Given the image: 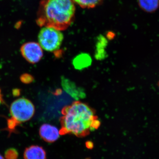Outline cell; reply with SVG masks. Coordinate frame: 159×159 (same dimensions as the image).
I'll return each instance as SVG.
<instances>
[{"instance_id": "6da1fadb", "label": "cell", "mask_w": 159, "mask_h": 159, "mask_svg": "<svg viewBox=\"0 0 159 159\" xmlns=\"http://www.w3.org/2000/svg\"><path fill=\"white\" fill-rule=\"evenodd\" d=\"M61 114V135L72 134L78 137H84L100 125L95 110L80 101H75L64 107Z\"/></svg>"}, {"instance_id": "7a4b0ae2", "label": "cell", "mask_w": 159, "mask_h": 159, "mask_svg": "<svg viewBox=\"0 0 159 159\" xmlns=\"http://www.w3.org/2000/svg\"><path fill=\"white\" fill-rule=\"evenodd\" d=\"M75 11L73 0H47L43 6V15L49 25L60 29L70 24Z\"/></svg>"}, {"instance_id": "3957f363", "label": "cell", "mask_w": 159, "mask_h": 159, "mask_svg": "<svg viewBox=\"0 0 159 159\" xmlns=\"http://www.w3.org/2000/svg\"><path fill=\"white\" fill-rule=\"evenodd\" d=\"M63 39L60 29L49 25L43 27L38 35L39 44L42 49L49 52L59 50Z\"/></svg>"}, {"instance_id": "277c9868", "label": "cell", "mask_w": 159, "mask_h": 159, "mask_svg": "<svg viewBox=\"0 0 159 159\" xmlns=\"http://www.w3.org/2000/svg\"><path fill=\"white\" fill-rule=\"evenodd\" d=\"M10 112L12 118L20 123L27 122L32 118L35 112V108L29 99L20 98L11 103Z\"/></svg>"}, {"instance_id": "5b68a950", "label": "cell", "mask_w": 159, "mask_h": 159, "mask_svg": "<svg viewBox=\"0 0 159 159\" xmlns=\"http://www.w3.org/2000/svg\"><path fill=\"white\" fill-rule=\"evenodd\" d=\"M23 57L31 64L38 62L43 57L42 48L36 42H28L23 44L20 49Z\"/></svg>"}, {"instance_id": "8992f818", "label": "cell", "mask_w": 159, "mask_h": 159, "mask_svg": "<svg viewBox=\"0 0 159 159\" xmlns=\"http://www.w3.org/2000/svg\"><path fill=\"white\" fill-rule=\"evenodd\" d=\"M39 134L40 138L45 142L53 143L59 139L61 134L60 130L57 127L45 123L40 127Z\"/></svg>"}, {"instance_id": "52a82bcc", "label": "cell", "mask_w": 159, "mask_h": 159, "mask_svg": "<svg viewBox=\"0 0 159 159\" xmlns=\"http://www.w3.org/2000/svg\"><path fill=\"white\" fill-rule=\"evenodd\" d=\"M23 157L24 159H47V153L42 146L32 145L26 148Z\"/></svg>"}, {"instance_id": "ba28073f", "label": "cell", "mask_w": 159, "mask_h": 159, "mask_svg": "<svg viewBox=\"0 0 159 159\" xmlns=\"http://www.w3.org/2000/svg\"><path fill=\"white\" fill-rule=\"evenodd\" d=\"M73 63L75 68L82 70L91 65L92 58L88 54H80L74 58Z\"/></svg>"}, {"instance_id": "9c48e42d", "label": "cell", "mask_w": 159, "mask_h": 159, "mask_svg": "<svg viewBox=\"0 0 159 159\" xmlns=\"http://www.w3.org/2000/svg\"><path fill=\"white\" fill-rule=\"evenodd\" d=\"M139 7L143 11L152 13L159 7V0H138Z\"/></svg>"}, {"instance_id": "30bf717a", "label": "cell", "mask_w": 159, "mask_h": 159, "mask_svg": "<svg viewBox=\"0 0 159 159\" xmlns=\"http://www.w3.org/2000/svg\"><path fill=\"white\" fill-rule=\"evenodd\" d=\"M74 3L84 8L95 7L99 4L100 0H73Z\"/></svg>"}, {"instance_id": "8fae6325", "label": "cell", "mask_w": 159, "mask_h": 159, "mask_svg": "<svg viewBox=\"0 0 159 159\" xmlns=\"http://www.w3.org/2000/svg\"><path fill=\"white\" fill-rule=\"evenodd\" d=\"M20 123L13 118L7 120V128L6 129L9 132V135L12 133H16V127Z\"/></svg>"}, {"instance_id": "7c38bea8", "label": "cell", "mask_w": 159, "mask_h": 159, "mask_svg": "<svg viewBox=\"0 0 159 159\" xmlns=\"http://www.w3.org/2000/svg\"><path fill=\"white\" fill-rule=\"evenodd\" d=\"M18 157V152L16 148H8L5 151V157L6 159H17Z\"/></svg>"}, {"instance_id": "4fadbf2b", "label": "cell", "mask_w": 159, "mask_h": 159, "mask_svg": "<svg viewBox=\"0 0 159 159\" xmlns=\"http://www.w3.org/2000/svg\"><path fill=\"white\" fill-rule=\"evenodd\" d=\"M21 81L23 83L29 84L33 82L34 80V77L32 75L28 74H23L20 77Z\"/></svg>"}, {"instance_id": "5bb4252c", "label": "cell", "mask_w": 159, "mask_h": 159, "mask_svg": "<svg viewBox=\"0 0 159 159\" xmlns=\"http://www.w3.org/2000/svg\"><path fill=\"white\" fill-rule=\"evenodd\" d=\"M20 93V91L19 89H14L12 91V94L15 97L19 96Z\"/></svg>"}, {"instance_id": "9a60e30c", "label": "cell", "mask_w": 159, "mask_h": 159, "mask_svg": "<svg viewBox=\"0 0 159 159\" xmlns=\"http://www.w3.org/2000/svg\"><path fill=\"white\" fill-rule=\"evenodd\" d=\"M88 144H86V146H87L88 148H92L93 146V143L91 142H88Z\"/></svg>"}, {"instance_id": "2e32d148", "label": "cell", "mask_w": 159, "mask_h": 159, "mask_svg": "<svg viewBox=\"0 0 159 159\" xmlns=\"http://www.w3.org/2000/svg\"><path fill=\"white\" fill-rule=\"evenodd\" d=\"M2 97H1V96H0V104L2 102Z\"/></svg>"}, {"instance_id": "e0dca14e", "label": "cell", "mask_w": 159, "mask_h": 159, "mask_svg": "<svg viewBox=\"0 0 159 159\" xmlns=\"http://www.w3.org/2000/svg\"><path fill=\"white\" fill-rule=\"evenodd\" d=\"M0 159H5L4 157H3L1 154H0Z\"/></svg>"}, {"instance_id": "ac0fdd59", "label": "cell", "mask_w": 159, "mask_h": 159, "mask_svg": "<svg viewBox=\"0 0 159 159\" xmlns=\"http://www.w3.org/2000/svg\"><path fill=\"white\" fill-rule=\"evenodd\" d=\"M1 89H0V96H1Z\"/></svg>"}]
</instances>
